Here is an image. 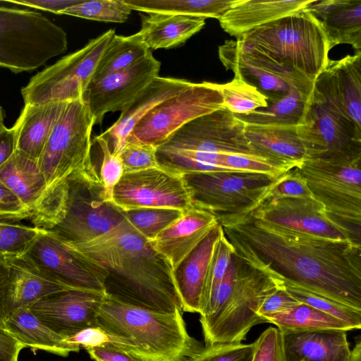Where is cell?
<instances>
[{"instance_id":"1","label":"cell","mask_w":361,"mask_h":361,"mask_svg":"<svg viewBox=\"0 0 361 361\" xmlns=\"http://www.w3.org/2000/svg\"><path fill=\"white\" fill-rule=\"evenodd\" d=\"M235 253L281 283L361 310V244L283 229L250 214L219 223Z\"/></svg>"},{"instance_id":"2","label":"cell","mask_w":361,"mask_h":361,"mask_svg":"<svg viewBox=\"0 0 361 361\" xmlns=\"http://www.w3.org/2000/svg\"><path fill=\"white\" fill-rule=\"evenodd\" d=\"M68 246L107 271L106 295L153 311L182 312L171 264L126 218L94 240Z\"/></svg>"},{"instance_id":"3","label":"cell","mask_w":361,"mask_h":361,"mask_svg":"<svg viewBox=\"0 0 361 361\" xmlns=\"http://www.w3.org/2000/svg\"><path fill=\"white\" fill-rule=\"evenodd\" d=\"M245 123L226 108L200 116L178 130L157 148L159 166L178 174L230 171L223 166L228 153H254Z\"/></svg>"},{"instance_id":"4","label":"cell","mask_w":361,"mask_h":361,"mask_svg":"<svg viewBox=\"0 0 361 361\" xmlns=\"http://www.w3.org/2000/svg\"><path fill=\"white\" fill-rule=\"evenodd\" d=\"M97 323L107 331L134 341L147 361H188L204 346L188 334L181 311H153L106 293Z\"/></svg>"},{"instance_id":"5","label":"cell","mask_w":361,"mask_h":361,"mask_svg":"<svg viewBox=\"0 0 361 361\" xmlns=\"http://www.w3.org/2000/svg\"><path fill=\"white\" fill-rule=\"evenodd\" d=\"M312 81L327 66L330 47L319 22L306 9L259 26L237 39Z\"/></svg>"},{"instance_id":"6","label":"cell","mask_w":361,"mask_h":361,"mask_svg":"<svg viewBox=\"0 0 361 361\" xmlns=\"http://www.w3.org/2000/svg\"><path fill=\"white\" fill-rule=\"evenodd\" d=\"M296 128L307 159L361 158V129L345 111L327 67L316 78L305 114Z\"/></svg>"},{"instance_id":"7","label":"cell","mask_w":361,"mask_h":361,"mask_svg":"<svg viewBox=\"0 0 361 361\" xmlns=\"http://www.w3.org/2000/svg\"><path fill=\"white\" fill-rule=\"evenodd\" d=\"M63 203L42 224L41 229L67 245L94 240L117 226L124 212L104 198L94 165L67 178Z\"/></svg>"},{"instance_id":"8","label":"cell","mask_w":361,"mask_h":361,"mask_svg":"<svg viewBox=\"0 0 361 361\" xmlns=\"http://www.w3.org/2000/svg\"><path fill=\"white\" fill-rule=\"evenodd\" d=\"M67 49L66 32L40 13L0 6V67L33 71Z\"/></svg>"},{"instance_id":"9","label":"cell","mask_w":361,"mask_h":361,"mask_svg":"<svg viewBox=\"0 0 361 361\" xmlns=\"http://www.w3.org/2000/svg\"><path fill=\"white\" fill-rule=\"evenodd\" d=\"M228 299L214 319L202 328L205 345L241 343L255 325L265 323L257 315L264 300L283 287L281 282L250 265L235 252Z\"/></svg>"},{"instance_id":"10","label":"cell","mask_w":361,"mask_h":361,"mask_svg":"<svg viewBox=\"0 0 361 361\" xmlns=\"http://www.w3.org/2000/svg\"><path fill=\"white\" fill-rule=\"evenodd\" d=\"M192 205L214 214L219 223L250 214L267 200L276 178L241 171H212L183 175Z\"/></svg>"},{"instance_id":"11","label":"cell","mask_w":361,"mask_h":361,"mask_svg":"<svg viewBox=\"0 0 361 361\" xmlns=\"http://www.w3.org/2000/svg\"><path fill=\"white\" fill-rule=\"evenodd\" d=\"M295 168L328 215L360 235L361 158L345 161L310 158Z\"/></svg>"},{"instance_id":"12","label":"cell","mask_w":361,"mask_h":361,"mask_svg":"<svg viewBox=\"0 0 361 361\" xmlns=\"http://www.w3.org/2000/svg\"><path fill=\"white\" fill-rule=\"evenodd\" d=\"M94 124V118L82 99L67 102L37 160L46 188L94 165L91 133Z\"/></svg>"},{"instance_id":"13","label":"cell","mask_w":361,"mask_h":361,"mask_svg":"<svg viewBox=\"0 0 361 361\" xmlns=\"http://www.w3.org/2000/svg\"><path fill=\"white\" fill-rule=\"evenodd\" d=\"M115 35L114 30L106 31L31 78L21 90L25 104L82 99L103 53Z\"/></svg>"},{"instance_id":"14","label":"cell","mask_w":361,"mask_h":361,"mask_svg":"<svg viewBox=\"0 0 361 361\" xmlns=\"http://www.w3.org/2000/svg\"><path fill=\"white\" fill-rule=\"evenodd\" d=\"M223 107V98L215 83L192 82L190 87L148 113L126 140L157 148L186 123Z\"/></svg>"},{"instance_id":"15","label":"cell","mask_w":361,"mask_h":361,"mask_svg":"<svg viewBox=\"0 0 361 361\" xmlns=\"http://www.w3.org/2000/svg\"><path fill=\"white\" fill-rule=\"evenodd\" d=\"M256 220L320 238L360 243V235L332 219L314 197L268 199L249 214Z\"/></svg>"},{"instance_id":"16","label":"cell","mask_w":361,"mask_h":361,"mask_svg":"<svg viewBox=\"0 0 361 361\" xmlns=\"http://www.w3.org/2000/svg\"><path fill=\"white\" fill-rule=\"evenodd\" d=\"M112 202L123 212L143 207L185 211L193 207L183 176L161 166L123 173L114 188Z\"/></svg>"},{"instance_id":"17","label":"cell","mask_w":361,"mask_h":361,"mask_svg":"<svg viewBox=\"0 0 361 361\" xmlns=\"http://www.w3.org/2000/svg\"><path fill=\"white\" fill-rule=\"evenodd\" d=\"M23 255L70 288L105 293L107 271L47 231L42 230Z\"/></svg>"},{"instance_id":"18","label":"cell","mask_w":361,"mask_h":361,"mask_svg":"<svg viewBox=\"0 0 361 361\" xmlns=\"http://www.w3.org/2000/svg\"><path fill=\"white\" fill-rule=\"evenodd\" d=\"M161 63L152 53L133 66L91 82L82 99L100 124L109 112L123 111L137 95L159 76Z\"/></svg>"},{"instance_id":"19","label":"cell","mask_w":361,"mask_h":361,"mask_svg":"<svg viewBox=\"0 0 361 361\" xmlns=\"http://www.w3.org/2000/svg\"><path fill=\"white\" fill-rule=\"evenodd\" d=\"M104 292L67 289L49 295L29 306L46 326L66 338L98 326L97 316Z\"/></svg>"},{"instance_id":"20","label":"cell","mask_w":361,"mask_h":361,"mask_svg":"<svg viewBox=\"0 0 361 361\" xmlns=\"http://www.w3.org/2000/svg\"><path fill=\"white\" fill-rule=\"evenodd\" d=\"M223 231L219 223L173 269V279L182 312H202L204 288L208 267Z\"/></svg>"},{"instance_id":"21","label":"cell","mask_w":361,"mask_h":361,"mask_svg":"<svg viewBox=\"0 0 361 361\" xmlns=\"http://www.w3.org/2000/svg\"><path fill=\"white\" fill-rule=\"evenodd\" d=\"M185 79L158 76L121 113L118 120L101 135L113 153L118 154L137 124L153 109L192 85Z\"/></svg>"},{"instance_id":"22","label":"cell","mask_w":361,"mask_h":361,"mask_svg":"<svg viewBox=\"0 0 361 361\" xmlns=\"http://www.w3.org/2000/svg\"><path fill=\"white\" fill-rule=\"evenodd\" d=\"M218 224L214 214L193 206L149 242L174 269Z\"/></svg>"},{"instance_id":"23","label":"cell","mask_w":361,"mask_h":361,"mask_svg":"<svg viewBox=\"0 0 361 361\" xmlns=\"http://www.w3.org/2000/svg\"><path fill=\"white\" fill-rule=\"evenodd\" d=\"M306 9L321 24L330 49L348 44L361 51V0H313Z\"/></svg>"},{"instance_id":"24","label":"cell","mask_w":361,"mask_h":361,"mask_svg":"<svg viewBox=\"0 0 361 361\" xmlns=\"http://www.w3.org/2000/svg\"><path fill=\"white\" fill-rule=\"evenodd\" d=\"M313 0H237L219 19L221 28L239 38L247 32L305 9Z\"/></svg>"},{"instance_id":"25","label":"cell","mask_w":361,"mask_h":361,"mask_svg":"<svg viewBox=\"0 0 361 361\" xmlns=\"http://www.w3.org/2000/svg\"><path fill=\"white\" fill-rule=\"evenodd\" d=\"M4 259L10 271L8 314L18 307H29L52 293L71 289L45 274L23 255Z\"/></svg>"},{"instance_id":"26","label":"cell","mask_w":361,"mask_h":361,"mask_svg":"<svg viewBox=\"0 0 361 361\" xmlns=\"http://www.w3.org/2000/svg\"><path fill=\"white\" fill-rule=\"evenodd\" d=\"M286 361H349L345 331L318 330L283 334Z\"/></svg>"},{"instance_id":"27","label":"cell","mask_w":361,"mask_h":361,"mask_svg":"<svg viewBox=\"0 0 361 361\" xmlns=\"http://www.w3.org/2000/svg\"><path fill=\"white\" fill-rule=\"evenodd\" d=\"M67 102L25 104L13 126L16 150L38 160Z\"/></svg>"},{"instance_id":"28","label":"cell","mask_w":361,"mask_h":361,"mask_svg":"<svg viewBox=\"0 0 361 361\" xmlns=\"http://www.w3.org/2000/svg\"><path fill=\"white\" fill-rule=\"evenodd\" d=\"M140 16V30L130 36L150 50L171 49L183 44L205 25L204 19L191 16L158 13Z\"/></svg>"},{"instance_id":"29","label":"cell","mask_w":361,"mask_h":361,"mask_svg":"<svg viewBox=\"0 0 361 361\" xmlns=\"http://www.w3.org/2000/svg\"><path fill=\"white\" fill-rule=\"evenodd\" d=\"M296 127L245 123L244 133L256 154L298 166L307 157Z\"/></svg>"},{"instance_id":"30","label":"cell","mask_w":361,"mask_h":361,"mask_svg":"<svg viewBox=\"0 0 361 361\" xmlns=\"http://www.w3.org/2000/svg\"><path fill=\"white\" fill-rule=\"evenodd\" d=\"M4 324L25 348L38 349L62 357H67L71 353L80 350L64 341L62 336L33 314L29 307H20L9 312Z\"/></svg>"},{"instance_id":"31","label":"cell","mask_w":361,"mask_h":361,"mask_svg":"<svg viewBox=\"0 0 361 361\" xmlns=\"http://www.w3.org/2000/svg\"><path fill=\"white\" fill-rule=\"evenodd\" d=\"M0 181L30 209V212L47 187L37 160L16 150L0 166Z\"/></svg>"},{"instance_id":"32","label":"cell","mask_w":361,"mask_h":361,"mask_svg":"<svg viewBox=\"0 0 361 361\" xmlns=\"http://www.w3.org/2000/svg\"><path fill=\"white\" fill-rule=\"evenodd\" d=\"M219 56L226 69L257 87L267 97L268 104L282 98L292 88L282 79L245 60L239 53L235 41L225 42L219 48Z\"/></svg>"},{"instance_id":"33","label":"cell","mask_w":361,"mask_h":361,"mask_svg":"<svg viewBox=\"0 0 361 361\" xmlns=\"http://www.w3.org/2000/svg\"><path fill=\"white\" fill-rule=\"evenodd\" d=\"M338 97L348 116L361 129V51L327 65Z\"/></svg>"},{"instance_id":"34","label":"cell","mask_w":361,"mask_h":361,"mask_svg":"<svg viewBox=\"0 0 361 361\" xmlns=\"http://www.w3.org/2000/svg\"><path fill=\"white\" fill-rule=\"evenodd\" d=\"M261 317L265 323L276 325L283 334L318 330H353L342 320L301 302L286 311Z\"/></svg>"},{"instance_id":"35","label":"cell","mask_w":361,"mask_h":361,"mask_svg":"<svg viewBox=\"0 0 361 361\" xmlns=\"http://www.w3.org/2000/svg\"><path fill=\"white\" fill-rule=\"evenodd\" d=\"M133 11L195 18H221L237 0H124Z\"/></svg>"},{"instance_id":"36","label":"cell","mask_w":361,"mask_h":361,"mask_svg":"<svg viewBox=\"0 0 361 361\" xmlns=\"http://www.w3.org/2000/svg\"><path fill=\"white\" fill-rule=\"evenodd\" d=\"M311 95L292 87L286 95L269 104L267 108L255 111L247 115L235 116L245 123L298 126L304 118Z\"/></svg>"},{"instance_id":"37","label":"cell","mask_w":361,"mask_h":361,"mask_svg":"<svg viewBox=\"0 0 361 361\" xmlns=\"http://www.w3.org/2000/svg\"><path fill=\"white\" fill-rule=\"evenodd\" d=\"M150 52L145 44L130 36L115 35L103 53L91 82L128 68Z\"/></svg>"},{"instance_id":"38","label":"cell","mask_w":361,"mask_h":361,"mask_svg":"<svg viewBox=\"0 0 361 361\" xmlns=\"http://www.w3.org/2000/svg\"><path fill=\"white\" fill-rule=\"evenodd\" d=\"M215 86L222 96L224 107L234 115H247L269 105L267 97L238 74L235 73L231 81Z\"/></svg>"},{"instance_id":"39","label":"cell","mask_w":361,"mask_h":361,"mask_svg":"<svg viewBox=\"0 0 361 361\" xmlns=\"http://www.w3.org/2000/svg\"><path fill=\"white\" fill-rule=\"evenodd\" d=\"M64 341L71 345L86 350L94 348L117 349L142 361H147L143 353L134 341L107 331L99 326L83 329L73 336L64 338Z\"/></svg>"},{"instance_id":"40","label":"cell","mask_w":361,"mask_h":361,"mask_svg":"<svg viewBox=\"0 0 361 361\" xmlns=\"http://www.w3.org/2000/svg\"><path fill=\"white\" fill-rule=\"evenodd\" d=\"M183 212L166 207H143L124 212L125 218L149 240L180 218Z\"/></svg>"},{"instance_id":"41","label":"cell","mask_w":361,"mask_h":361,"mask_svg":"<svg viewBox=\"0 0 361 361\" xmlns=\"http://www.w3.org/2000/svg\"><path fill=\"white\" fill-rule=\"evenodd\" d=\"M284 289L301 303L342 320L353 329L361 327V310L349 307L330 298L305 289L281 283Z\"/></svg>"},{"instance_id":"42","label":"cell","mask_w":361,"mask_h":361,"mask_svg":"<svg viewBox=\"0 0 361 361\" xmlns=\"http://www.w3.org/2000/svg\"><path fill=\"white\" fill-rule=\"evenodd\" d=\"M223 166L231 171L259 173L276 178L297 166L254 153H228L223 157Z\"/></svg>"},{"instance_id":"43","label":"cell","mask_w":361,"mask_h":361,"mask_svg":"<svg viewBox=\"0 0 361 361\" xmlns=\"http://www.w3.org/2000/svg\"><path fill=\"white\" fill-rule=\"evenodd\" d=\"M132 10L124 0H82L61 14L105 23H124Z\"/></svg>"},{"instance_id":"44","label":"cell","mask_w":361,"mask_h":361,"mask_svg":"<svg viewBox=\"0 0 361 361\" xmlns=\"http://www.w3.org/2000/svg\"><path fill=\"white\" fill-rule=\"evenodd\" d=\"M42 231L34 226L24 225L20 221L0 219V256L24 255Z\"/></svg>"},{"instance_id":"45","label":"cell","mask_w":361,"mask_h":361,"mask_svg":"<svg viewBox=\"0 0 361 361\" xmlns=\"http://www.w3.org/2000/svg\"><path fill=\"white\" fill-rule=\"evenodd\" d=\"M233 252L234 248L223 229L208 267L204 288L203 309L200 314L211 303Z\"/></svg>"},{"instance_id":"46","label":"cell","mask_w":361,"mask_h":361,"mask_svg":"<svg viewBox=\"0 0 361 361\" xmlns=\"http://www.w3.org/2000/svg\"><path fill=\"white\" fill-rule=\"evenodd\" d=\"M254 349V343L208 344L188 361H252Z\"/></svg>"},{"instance_id":"47","label":"cell","mask_w":361,"mask_h":361,"mask_svg":"<svg viewBox=\"0 0 361 361\" xmlns=\"http://www.w3.org/2000/svg\"><path fill=\"white\" fill-rule=\"evenodd\" d=\"M100 148L102 160L99 172L104 198L107 202H112L114 187L123 175V166L118 154L113 153L107 140L101 135L94 138Z\"/></svg>"},{"instance_id":"48","label":"cell","mask_w":361,"mask_h":361,"mask_svg":"<svg viewBox=\"0 0 361 361\" xmlns=\"http://www.w3.org/2000/svg\"><path fill=\"white\" fill-rule=\"evenodd\" d=\"M123 166V173L159 167L157 147L126 140L118 153Z\"/></svg>"},{"instance_id":"49","label":"cell","mask_w":361,"mask_h":361,"mask_svg":"<svg viewBox=\"0 0 361 361\" xmlns=\"http://www.w3.org/2000/svg\"><path fill=\"white\" fill-rule=\"evenodd\" d=\"M284 197H313L295 167L276 178L269 188L267 200Z\"/></svg>"},{"instance_id":"50","label":"cell","mask_w":361,"mask_h":361,"mask_svg":"<svg viewBox=\"0 0 361 361\" xmlns=\"http://www.w3.org/2000/svg\"><path fill=\"white\" fill-rule=\"evenodd\" d=\"M254 343L252 361H286L283 336L278 328L269 327Z\"/></svg>"},{"instance_id":"51","label":"cell","mask_w":361,"mask_h":361,"mask_svg":"<svg viewBox=\"0 0 361 361\" xmlns=\"http://www.w3.org/2000/svg\"><path fill=\"white\" fill-rule=\"evenodd\" d=\"M30 216V209L0 181V219L21 221Z\"/></svg>"},{"instance_id":"52","label":"cell","mask_w":361,"mask_h":361,"mask_svg":"<svg viewBox=\"0 0 361 361\" xmlns=\"http://www.w3.org/2000/svg\"><path fill=\"white\" fill-rule=\"evenodd\" d=\"M300 302L291 296L283 286L267 296L257 310V315L272 314L286 311Z\"/></svg>"},{"instance_id":"53","label":"cell","mask_w":361,"mask_h":361,"mask_svg":"<svg viewBox=\"0 0 361 361\" xmlns=\"http://www.w3.org/2000/svg\"><path fill=\"white\" fill-rule=\"evenodd\" d=\"M82 1V0H6L4 1L61 14L63 10L78 4Z\"/></svg>"},{"instance_id":"54","label":"cell","mask_w":361,"mask_h":361,"mask_svg":"<svg viewBox=\"0 0 361 361\" xmlns=\"http://www.w3.org/2000/svg\"><path fill=\"white\" fill-rule=\"evenodd\" d=\"M24 348L5 324H0V357L8 361H18L19 353Z\"/></svg>"},{"instance_id":"55","label":"cell","mask_w":361,"mask_h":361,"mask_svg":"<svg viewBox=\"0 0 361 361\" xmlns=\"http://www.w3.org/2000/svg\"><path fill=\"white\" fill-rule=\"evenodd\" d=\"M87 352L94 361H142L127 353L114 348H94Z\"/></svg>"},{"instance_id":"56","label":"cell","mask_w":361,"mask_h":361,"mask_svg":"<svg viewBox=\"0 0 361 361\" xmlns=\"http://www.w3.org/2000/svg\"><path fill=\"white\" fill-rule=\"evenodd\" d=\"M10 271L4 257L0 256V324H4L8 315L7 293Z\"/></svg>"},{"instance_id":"57","label":"cell","mask_w":361,"mask_h":361,"mask_svg":"<svg viewBox=\"0 0 361 361\" xmlns=\"http://www.w3.org/2000/svg\"><path fill=\"white\" fill-rule=\"evenodd\" d=\"M16 150V136L13 127L5 126L0 129V166L6 163Z\"/></svg>"},{"instance_id":"58","label":"cell","mask_w":361,"mask_h":361,"mask_svg":"<svg viewBox=\"0 0 361 361\" xmlns=\"http://www.w3.org/2000/svg\"><path fill=\"white\" fill-rule=\"evenodd\" d=\"M349 361H361V341L358 339L353 349L351 350Z\"/></svg>"},{"instance_id":"59","label":"cell","mask_w":361,"mask_h":361,"mask_svg":"<svg viewBox=\"0 0 361 361\" xmlns=\"http://www.w3.org/2000/svg\"><path fill=\"white\" fill-rule=\"evenodd\" d=\"M3 113H2V110H1V108L0 106V129H1L4 125V122H3Z\"/></svg>"},{"instance_id":"60","label":"cell","mask_w":361,"mask_h":361,"mask_svg":"<svg viewBox=\"0 0 361 361\" xmlns=\"http://www.w3.org/2000/svg\"><path fill=\"white\" fill-rule=\"evenodd\" d=\"M0 361H8V360H5V359H4V358L0 357Z\"/></svg>"},{"instance_id":"61","label":"cell","mask_w":361,"mask_h":361,"mask_svg":"<svg viewBox=\"0 0 361 361\" xmlns=\"http://www.w3.org/2000/svg\"></svg>"}]
</instances>
